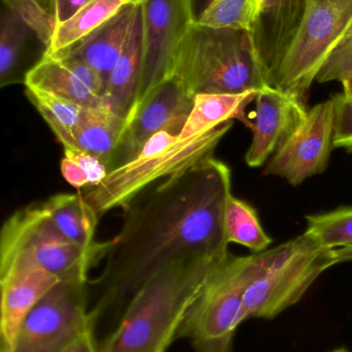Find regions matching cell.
I'll use <instances>...</instances> for the list:
<instances>
[{"label": "cell", "instance_id": "obj_1", "mask_svg": "<svg viewBox=\"0 0 352 352\" xmlns=\"http://www.w3.org/2000/svg\"><path fill=\"white\" fill-rule=\"evenodd\" d=\"M231 173L215 157L161 180L126 208L101 278L105 303L134 294L157 269L188 256H229Z\"/></svg>", "mask_w": 352, "mask_h": 352}, {"label": "cell", "instance_id": "obj_2", "mask_svg": "<svg viewBox=\"0 0 352 352\" xmlns=\"http://www.w3.org/2000/svg\"><path fill=\"white\" fill-rule=\"evenodd\" d=\"M229 256H182L157 269L132 294L101 351L165 352L209 279Z\"/></svg>", "mask_w": 352, "mask_h": 352}, {"label": "cell", "instance_id": "obj_3", "mask_svg": "<svg viewBox=\"0 0 352 352\" xmlns=\"http://www.w3.org/2000/svg\"><path fill=\"white\" fill-rule=\"evenodd\" d=\"M174 76L194 97L260 92L271 87L249 31L194 22L182 39Z\"/></svg>", "mask_w": 352, "mask_h": 352}, {"label": "cell", "instance_id": "obj_4", "mask_svg": "<svg viewBox=\"0 0 352 352\" xmlns=\"http://www.w3.org/2000/svg\"><path fill=\"white\" fill-rule=\"evenodd\" d=\"M233 122L211 131L181 140L167 131L153 135L134 160L112 169L105 179L82 194L101 217L103 213L127 207L134 199L154 184L179 175L214 157V152Z\"/></svg>", "mask_w": 352, "mask_h": 352}, {"label": "cell", "instance_id": "obj_5", "mask_svg": "<svg viewBox=\"0 0 352 352\" xmlns=\"http://www.w3.org/2000/svg\"><path fill=\"white\" fill-rule=\"evenodd\" d=\"M338 264L334 250L305 234L252 254L244 292V316L273 320L297 304L314 281Z\"/></svg>", "mask_w": 352, "mask_h": 352}, {"label": "cell", "instance_id": "obj_6", "mask_svg": "<svg viewBox=\"0 0 352 352\" xmlns=\"http://www.w3.org/2000/svg\"><path fill=\"white\" fill-rule=\"evenodd\" d=\"M111 240L85 248L70 241L56 228L43 202L14 211L2 226L0 263L22 258L60 281L86 283L89 269L107 256Z\"/></svg>", "mask_w": 352, "mask_h": 352}, {"label": "cell", "instance_id": "obj_7", "mask_svg": "<svg viewBox=\"0 0 352 352\" xmlns=\"http://www.w3.org/2000/svg\"><path fill=\"white\" fill-rule=\"evenodd\" d=\"M352 26V0H308L271 86L306 104L310 88Z\"/></svg>", "mask_w": 352, "mask_h": 352}, {"label": "cell", "instance_id": "obj_8", "mask_svg": "<svg viewBox=\"0 0 352 352\" xmlns=\"http://www.w3.org/2000/svg\"><path fill=\"white\" fill-rule=\"evenodd\" d=\"M252 254L229 256L200 293L177 337L188 338L196 352H233L238 327L245 322L244 292Z\"/></svg>", "mask_w": 352, "mask_h": 352}, {"label": "cell", "instance_id": "obj_9", "mask_svg": "<svg viewBox=\"0 0 352 352\" xmlns=\"http://www.w3.org/2000/svg\"><path fill=\"white\" fill-rule=\"evenodd\" d=\"M86 283L60 281L23 320L10 352H60L92 328Z\"/></svg>", "mask_w": 352, "mask_h": 352}, {"label": "cell", "instance_id": "obj_10", "mask_svg": "<svg viewBox=\"0 0 352 352\" xmlns=\"http://www.w3.org/2000/svg\"><path fill=\"white\" fill-rule=\"evenodd\" d=\"M141 6L144 58L140 88L130 120L157 86L173 78L182 39L194 23L188 0H141Z\"/></svg>", "mask_w": 352, "mask_h": 352}, {"label": "cell", "instance_id": "obj_11", "mask_svg": "<svg viewBox=\"0 0 352 352\" xmlns=\"http://www.w3.org/2000/svg\"><path fill=\"white\" fill-rule=\"evenodd\" d=\"M334 138L332 98L314 105L289 140L267 162L262 175L279 176L296 186L328 168Z\"/></svg>", "mask_w": 352, "mask_h": 352}, {"label": "cell", "instance_id": "obj_12", "mask_svg": "<svg viewBox=\"0 0 352 352\" xmlns=\"http://www.w3.org/2000/svg\"><path fill=\"white\" fill-rule=\"evenodd\" d=\"M194 97L177 78L157 86L128 122L113 168L134 160L149 140L161 131L179 138L194 107Z\"/></svg>", "mask_w": 352, "mask_h": 352}, {"label": "cell", "instance_id": "obj_13", "mask_svg": "<svg viewBox=\"0 0 352 352\" xmlns=\"http://www.w3.org/2000/svg\"><path fill=\"white\" fill-rule=\"evenodd\" d=\"M59 283L57 276L29 261L14 258L0 263V352L12 351L19 329L27 314Z\"/></svg>", "mask_w": 352, "mask_h": 352}, {"label": "cell", "instance_id": "obj_14", "mask_svg": "<svg viewBox=\"0 0 352 352\" xmlns=\"http://www.w3.org/2000/svg\"><path fill=\"white\" fill-rule=\"evenodd\" d=\"M254 101L256 116L248 127L252 140L245 161L248 166L258 168L289 140L305 119L308 109L306 104L274 87L258 92Z\"/></svg>", "mask_w": 352, "mask_h": 352}, {"label": "cell", "instance_id": "obj_15", "mask_svg": "<svg viewBox=\"0 0 352 352\" xmlns=\"http://www.w3.org/2000/svg\"><path fill=\"white\" fill-rule=\"evenodd\" d=\"M307 1L258 0L250 35L270 84L301 25Z\"/></svg>", "mask_w": 352, "mask_h": 352}, {"label": "cell", "instance_id": "obj_16", "mask_svg": "<svg viewBox=\"0 0 352 352\" xmlns=\"http://www.w3.org/2000/svg\"><path fill=\"white\" fill-rule=\"evenodd\" d=\"M138 0L125 4L96 30L53 56H68L85 62L103 78L107 87L112 70L123 50Z\"/></svg>", "mask_w": 352, "mask_h": 352}, {"label": "cell", "instance_id": "obj_17", "mask_svg": "<svg viewBox=\"0 0 352 352\" xmlns=\"http://www.w3.org/2000/svg\"><path fill=\"white\" fill-rule=\"evenodd\" d=\"M143 58V12L141 0H138L125 45L112 70L103 95V104L127 121L140 88Z\"/></svg>", "mask_w": 352, "mask_h": 352}, {"label": "cell", "instance_id": "obj_18", "mask_svg": "<svg viewBox=\"0 0 352 352\" xmlns=\"http://www.w3.org/2000/svg\"><path fill=\"white\" fill-rule=\"evenodd\" d=\"M128 121L105 104L87 107L74 134V148L103 160L113 168Z\"/></svg>", "mask_w": 352, "mask_h": 352}, {"label": "cell", "instance_id": "obj_19", "mask_svg": "<svg viewBox=\"0 0 352 352\" xmlns=\"http://www.w3.org/2000/svg\"><path fill=\"white\" fill-rule=\"evenodd\" d=\"M258 92L249 91L241 94H198L194 107L179 138L186 140L211 131L223 124L239 120L249 127L250 120L245 111L256 100Z\"/></svg>", "mask_w": 352, "mask_h": 352}, {"label": "cell", "instance_id": "obj_20", "mask_svg": "<svg viewBox=\"0 0 352 352\" xmlns=\"http://www.w3.org/2000/svg\"><path fill=\"white\" fill-rule=\"evenodd\" d=\"M24 85L83 107H96L103 104V97L95 93L78 78L70 68L66 67L57 58L45 54L28 70Z\"/></svg>", "mask_w": 352, "mask_h": 352}, {"label": "cell", "instance_id": "obj_21", "mask_svg": "<svg viewBox=\"0 0 352 352\" xmlns=\"http://www.w3.org/2000/svg\"><path fill=\"white\" fill-rule=\"evenodd\" d=\"M43 205L54 225L70 241L85 248L97 244L94 236L99 215L85 200L82 192L54 195Z\"/></svg>", "mask_w": 352, "mask_h": 352}, {"label": "cell", "instance_id": "obj_22", "mask_svg": "<svg viewBox=\"0 0 352 352\" xmlns=\"http://www.w3.org/2000/svg\"><path fill=\"white\" fill-rule=\"evenodd\" d=\"M134 0H91L68 20L57 25L51 45L45 54H55L78 43Z\"/></svg>", "mask_w": 352, "mask_h": 352}, {"label": "cell", "instance_id": "obj_23", "mask_svg": "<svg viewBox=\"0 0 352 352\" xmlns=\"http://www.w3.org/2000/svg\"><path fill=\"white\" fill-rule=\"evenodd\" d=\"M25 94L63 148H74V134L87 107L34 88L26 87Z\"/></svg>", "mask_w": 352, "mask_h": 352}, {"label": "cell", "instance_id": "obj_24", "mask_svg": "<svg viewBox=\"0 0 352 352\" xmlns=\"http://www.w3.org/2000/svg\"><path fill=\"white\" fill-rule=\"evenodd\" d=\"M31 36L37 37L24 22L3 6L0 21V86L24 82L21 66Z\"/></svg>", "mask_w": 352, "mask_h": 352}, {"label": "cell", "instance_id": "obj_25", "mask_svg": "<svg viewBox=\"0 0 352 352\" xmlns=\"http://www.w3.org/2000/svg\"><path fill=\"white\" fill-rule=\"evenodd\" d=\"M225 226L229 243L240 244L256 254L267 250L273 242L262 229L256 209L234 195L227 201Z\"/></svg>", "mask_w": 352, "mask_h": 352}, {"label": "cell", "instance_id": "obj_26", "mask_svg": "<svg viewBox=\"0 0 352 352\" xmlns=\"http://www.w3.org/2000/svg\"><path fill=\"white\" fill-rule=\"evenodd\" d=\"M304 232L312 240L330 250L352 246V207H341L320 214L307 215Z\"/></svg>", "mask_w": 352, "mask_h": 352}, {"label": "cell", "instance_id": "obj_27", "mask_svg": "<svg viewBox=\"0 0 352 352\" xmlns=\"http://www.w3.org/2000/svg\"><path fill=\"white\" fill-rule=\"evenodd\" d=\"M258 0H214L198 19V24L212 28L251 30Z\"/></svg>", "mask_w": 352, "mask_h": 352}, {"label": "cell", "instance_id": "obj_28", "mask_svg": "<svg viewBox=\"0 0 352 352\" xmlns=\"http://www.w3.org/2000/svg\"><path fill=\"white\" fill-rule=\"evenodd\" d=\"M61 173L64 179L74 188H89L101 184L111 168L107 163L79 148H64Z\"/></svg>", "mask_w": 352, "mask_h": 352}, {"label": "cell", "instance_id": "obj_29", "mask_svg": "<svg viewBox=\"0 0 352 352\" xmlns=\"http://www.w3.org/2000/svg\"><path fill=\"white\" fill-rule=\"evenodd\" d=\"M2 3L29 27L47 52L57 28L55 14L39 0H2Z\"/></svg>", "mask_w": 352, "mask_h": 352}, {"label": "cell", "instance_id": "obj_30", "mask_svg": "<svg viewBox=\"0 0 352 352\" xmlns=\"http://www.w3.org/2000/svg\"><path fill=\"white\" fill-rule=\"evenodd\" d=\"M351 78L352 26L318 72L316 82L320 84L335 80L343 82Z\"/></svg>", "mask_w": 352, "mask_h": 352}, {"label": "cell", "instance_id": "obj_31", "mask_svg": "<svg viewBox=\"0 0 352 352\" xmlns=\"http://www.w3.org/2000/svg\"><path fill=\"white\" fill-rule=\"evenodd\" d=\"M334 103V148L352 153V97L344 93L332 97Z\"/></svg>", "mask_w": 352, "mask_h": 352}, {"label": "cell", "instance_id": "obj_32", "mask_svg": "<svg viewBox=\"0 0 352 352\" xmlns=\"http://www.w3.org/2000/svg\"><path fill=\"white\" fill-rule=\"evenodd\" d=\"M91 0H51L52 12L55 14L58 24L68 20Z\"/></svg>", "mask_w": 352, "mask_h": 352}, {"label": "cell", "instance_id": "obj_33", "mask_svg": "<svg viewBox=\"0 0 352 352\" xmlns=\"http://www.w3.org/2000/svg\"><path fill=\"white\" fill-rule=\"evenodd\" d=\"M60 352H101L97 349L93 336L92 328L83 333L74 342L70 343L65 349Z\"/></svg>", "mask_w": 352, "mask_h": 352}, {"label": "cell", "instance_id": "obj_34", "mask_svg": "<svg viewBox=\"0 0 352 352\" xmlns=\"http://www.w3.org/2000/svg\"><path fill=\"white\" fill-rule=\"evenodd\" d=\"M214 0H188L190 12H191L194 22L196 23L198 19L204 14L205 10L210 6Z\"/></svg>", "mask_w": 352, "mask_h": 352}, {"label": "cell", "instance_id": "obj_35", "mask_svg": "<svg viewBox=\"0 0 352 352\" xmlns=\"http://www.w3.org/2000/svg\"><path fill=\"white\" fill-rule=\"evenodd\" d=\"M334 256L337 263L351 262L352 261V246L334 250Z\"/></svg>", "mask_w": 352, "mask_h": 352}, {"label": "cell", "instance_id": "obj_36", "mask_svg": "<svg viewBox=\"0 0 352 352\" xmlns=\"http://www.w3.org/2000/svg\"><path fill=\"white\" fill-rule=\"evenodd\" d=\"M343 93L347 96L352 97V78L342 82Z\"/></svg>", "mask_w": 352, "mask_h": 352}, {"label": "cell", "instance_id": "obj_37", "mask_svg": "<svg viewBox=\"0 0 352 352\" xmlns=\"http://www.w3.org/2000/svg\"><path fill=\"white\" fill-rule=\"evenodd\" d=\"M331 352H351V351H347L346 349H335V351H333Z\"/></svg>", "mask_w": 352, "mask_h": 352}]
</instances>
